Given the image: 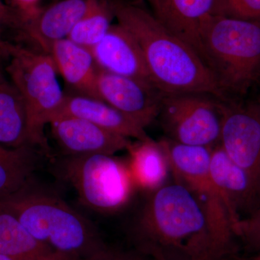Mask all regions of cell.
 I'll return each mask as SVG.
<instances>
[{
    "label": "cell",
    "instance_id": "obj_27",
    "mask_svg": "<svg viewBox=\"0 0 260 260\" xmlns=\"http://www.w3.org/2000/svg\"><path fill=\"white\" fill-rule=\"evenodd\" d=\"M13 18L11 11L8 5L5 4L3 0H0V61L8 59L5 51V41L3 39V32L5 26H13Z\"/></svg>",
    "mask_w": 260,
    "mask_h": 260
},
{
    "label": "cell",
    "instance_id": "obj_5",
    "mask_svg": "<svg viewBox=\"0 0 260 260\" xmlns=\"http://www.w3.org/2000/svg\"><path fill=\"white\" fill-rule=\"evenodd\" d=\"M9 63L5 72L21 95L27 115L28 144L49 153L45 127L60 113L66 94L49 54L5 42Z\"/></svg>",
    "mask_w": 260,
    "mask_h": 260
},
{
    "label": "cell",
    "instance_id": "obj_9",
    "mask_svg": "<svg viewBox=\"0 0 260 260\" xmlns=\"http://www.w3.org/2000/svg\"><path fill=\"white\" fill-rule=\"evenodd\" d=\"M219 145L260 185V99L222 101Z\"/></svg>",
    "mask_w": 260,
    "mask_h": 260
},
{
    "label": "cell",
    "instance_id": "obj_21",
    "mask_svg": "<svg viewBox=\"0 0 260 260\" xmlns=\"http://www.w3.org/2000/svg\"><path fill=\"white\" fill-rule=\"evenodd\" d=\"M35 168L32 147L11 148L0 145V200L25 186L30 180Z\"/></svg>",
    "mask_w": 260,
    "mask_h": 260
},
{
    "label": "cell",
    "instance_id": "obj_14",
    "mask_svg": "<svg viewBox=\"0 0 260 260\" xmlns=\"http://www.w3.org/2000/svg\"><path fill=\"white\" fill-rule=\"evenodd\" d=\"M146 2L151 7L154 17L169 31L190 46L202 58L200 30L205 19L212 15L215 0Z\"/></svg>",
    "mask_w": 260,
    "mask_h": 260
},
{
    "label": "cell",
    "instance_id": "obj_22",
    "mask_svg": "<svg viewBox=\"0 0 260 260\" xmlns=\"http://www.w3.org/2000/svg\"><path fill=\"white\" fill-rule=\"evenodd\" d=\"M114 18L109 0H88L86 11L68 39L90 49L107 34Z\"/></svg>",
    "mask_w": 260,
    "mask_h": 260
},
{
    "label": "cell",
    "instance_id": "obj_6",
    "mask_svg": "<svg viewBox=\"0 0 260 260\" xmlns=\"http://www.w3.org/2000/svg\"><path fill=\"white\" fill-rule=\"evenodd\" d=\"M158 141L167 153L174 181L194 194L206 216L219 254L229 260L236 251L237 237L226 203L210 177L213 148L181 144L167 137Z\"/></svg>",
    "mask_w": 260,
    "mask_h": 260
},
{
    "label": "cell",
    "instance_id": "obj_8",
    "mask_svg": "<svg viewBox=\"0 0 260 260\" xmlns=\"http://www.w3.org/2000/svg\"><path fill=\"white\" fill-rule=\"evenodd\" d=\"M221 102L208 94H164L158 118L171 140L213 148L220 143Z\"/></svg>",
    "mask_w": 260,
    "mask_h": 260
},
{
    "label": "cell",
    "instance_id": "obj_28",
    "mask_svg": "<svg viewBox=\"0 0 260 260\" xmlns=\"http://www.w3.org/2000/svg\"><path fill=\"white\" fill-rule=\"evenodd\" d=\"M0 260H15L10 256L5 255V254H0Z\"/></svg>",
    "mask_w": 260,
    "mask_h": 260
},
{
    "label": "cell",
    "instance_id": "obj_13",
    "mask_svg": "<svg viewBox=\"0 0 260 260\" xmlns=\"http://www.w3.org/2000/svg\"><path fill=\"white\" fill-rule=\"evenodd\" d=\"M90 50L99 69L140 80L155 88L139 44L120 24H113Z\"/></svg>",
    "mask_w": 260,
    "mask_h": 260
},
{
    "label": "cell",
    "instance_id": "obj_23",
    "mask_svg": "<svg viewBox=\"0 0 260 260\" xmlns=\"http://www.w3.org/2000/svg\"><path fill=\"white\" fill-rule=\"evenodd\" d=\"M212 15L260 23V0H215Z\"/></svg>",
    "mask_w": 260,
    "mask_h": 260
},
{
    "label": "cell",
    "instance_id": "obj_7",
    "mask_svg": "<svg viewBox=\"0 0 260 260\" xmlns=\"http://www.w3.org/2000/svg\"><path fill=\"white\" fill-rule=\"evenodd\" d=\"M61 172L74 187L80 203L97 213L120 211L136 187L127 160L115 155L66 156L61 161Z\"/></svg>",
    "mask_w": 260,
    "mask_h": 260
},
{
    "label": "cell",
    "instance_id": "obj_10",
    "mask_svg": "<svg viewBox=\"0 0 260 260\" xmlns=\"http://www.w3.org/2000/svg\"><path fill=\"white\" fill-rule=\"evenodd\" d=\"M96 90L99 99L144 128L158 118L164 94L151 85L99 69Z\"/></svg>",
    "mask_w": 260,
    "mask_h": 260
},
{
    "label": "cell",
    "instance_id": "obj_12",
    "mask_svg": "<svg viewBox=\"0 0 260 260\" xmlns=\"http://www.w3.org/2000/svg\"><path fill=\"white\" fill-rule=\"evenodd\" d=\"M210 174L226 203L235 226L240 219L259 208V184L233 161L220 145L212 148Z\"/></svg>",
    "mask_w": 260,
    "mask_h": 260
},
{
    "label": "cell",
    "instance_id": "obj_3",
    "mask_svg": "<svg viewBox=\"0 0 260 260\" xmlns=\"http://www.w3.org/2000/svg\"><path fill=\"white\" fill-rule=\"evenodd\" d=\"M0 209L13 215L39 242L70 259H88L106 246L89 220L30 180L0 200Z\"/></svg>",
    "mask_w": 260,
    "mask_h": 260
},
{
    "label": "cell",
    "instance_id": "obj_17",
    "mask_svg": "<svg viewBox=\"0 0 260 260\" xmlns=\"http://www.w3.org/2000/svg\"><path fill=\"white\" fill-rule=\"evenodd\" d=\"M49 54L58 74L76 90V93L99 99L96 90L99 68L90 49L64 39L54 43Z\"/></svg>",
    "mask_w": 260,
    "mask_h": 260
},
{
    "label": "cell",
    "instance_id": "obj_30",
    "mask_svg": "<svg viewBox=\"0 0 260 260\" xmlns=\"http://www.w3.org/2000/svg\"><path fill=\"white\" fill-rule=\"evenodd\" d=\"M145 260H154V259H150V258L147 257L146 259H145Z\"/></svg>",
    "mask_w": 260,
    "mask_h": 260
},
{
    "label": "cell",
    "instance_id": "obj_26",
    "mask_svg": "<svg viewBox=\"0 0 260 260\" xmlns=\"http://www.w3.org/2000/svg\"><path fill=\"white\" fill-rule=\"evenodd\" d=\"M138 251H124L105 246L86 260H145Z\"/></svg>",
    "mask_w": 260,
    "mask_h": 260
},
{
    "label": "cell",
    "instance_id": "obj_15",
    "mask_svg": "<svg viewBox=\"0 0 260 260\" xmlns=\"http://www.w3.org/2000/svg\"><path fill=\"white\" fill-rule=\"evenodd\" d=\"M88 0H61L42 12L20 36L49 54L54 43L68 39L88 8Z\"/></svg>",
    "mask_w": 260,
    "mask_h": 260
},
{
    "label": "cell",
    "instance_id": "obj_16",
    "mask_svg": "<svg viewBox=\"0 0 260 260\" xmlns=\"http://www.w3.org/2000/svg\"><path fill=\"white\" fill-rule=\"evenodd\" d=\"M61 114L82 118L129 139L143 140L149 137L145 128L134 119L100 99L82 94H66L64 106L58 115Z\"/></svg>",
    "mask_w": 260,
    "mask_h": 260
},
{
    "label": "cell",
    "instance_id": "obj_20",
    "mask_svg": "<svg viewBox=\"0 0 260 260\" xmlns=\"http://www.w3.org/2000/svg\"><path fill=\"white\" fill-rule=\"evenodd\" d=\"M0 254L15 260H73L39 242L13 215L1 209Z\"/></svg>",
    "mask_w": 260,
    "mask_h": 260
},
{
    "label": "cell",
    "instance_id": "obj_4",
    "mask_svg": "<svg viewBox=\"0 0 260 260\" xmlns=\"http://www.w3.org/2000/svg\"><path fill=\"white\" fill-rule=\"evenodd\" d=\"M202 58L227 100H242L260 80V23L210 15L200 30Z\"/></svg>",
    "mask_w": 260,
    "mask_h": 260
},
{
    "label": "cell",
    "instance_id": "obj_25",
    "mask_svg": "<svg viewBox=\"0 0 260 260\" xmlns=\"http://www.w3.org/2000/svg\"><path fill=\"white\" fill-rule=\"evenodd\" d=\"M13 15V26L19 31L31 23L42 12V0H8Z\"/></svg>",
    "mask_w": 260,
    "mask_h": 260
},
{
    "label": "cell",
    "instance_id": "obj_2",
    "mask_svg": "<svg viewBox=\"0 0 260 260\" xmlns=\"http://www.w3.org/2000/svg\"><path fill=\"white\" fill-rule=\"evenodd\" d=\"M117 23L139 44L154 85L162 94L203 93L227 101L199 54L151 12L126 0H109Z\"/></svg>",
    "mask_w": 260,
    "mask_h": 260
},
{
    "label": "cell",
    "instance_id": "obj_29",
    "mask_svg": "<svg viewBox=\"0 0 260 260\" xmlns=\"http://www.w3.org/2000/svg\"><path fill=\"white\" fill-rule=\"evenodd\" d=\"M252 260H260V252L258 253L257 255H256Z\"/></svg>",
    "mask_w": 260,
    "mask_h": 260
},
{
    "label": "cell",
    "instance_id": "obj_1",
    "mask_svg": "<svg viewBox=\"0 0 260 260\" xmlns=\"http://www.w3.org/2000/svg\"><path fill=\"white\" fill-rule=\"evenodd\" d=\"M137 251L154 260H224L198 200L174 181L150 193L133 232Z\"/></svg>",
    "mask_w": 260,
    "mask_h": 260
},
{
    "label": "cell",
    "instance_id": "obj_18",
    "mask_svg": "<svg viewBox=\"0 0 260 260\" xmlns=\"http://www.w3.org/2000/svg\"><path fill=\"white\" fill-rule=\"evenodd\" d=\"M126 151L135 186L150 193L167 184L171 167L160 142L148 137L132 142Z\"/></svg>",
    "mask_w": 260,
    "mask_h": 260
},
{
    "label": "cell",
    "instance_id": "obj_31",
    "mask_svg": "<svg viewBox=\"0 0 260 260\" xmlns=\"http://www.w3.org/2000/svg\"><path fill=\"white\" fill-rule=\"evenodd\" d=\"M137 1H142V0H137ZM143 1H146V0H143Z\"/></svg>",
    "mask_w": 260,
    "mask_h": 260
},
{
    "label": "cell",
    "instance_id": "obj_24",
    "mask_svg": "<svg viewBox=\"0 0 260 260\" xmlns=\"http://www.w3.org/2000/svg\"><path fill=\"white\" fill-rule=\"evenodd\" d=\"M237 237L248 249L260 252V207L250 215L240 219L235 226Z\"/></svg>",
    "mask_w": 260,
    "mask_h": 260
},
{
    "label": "cell",
    "instance_id": "obj_11",
    "mask_svg": "<svg viewBox=\"0 0 260 260\" xmlns=\"http://www.w3.org/2000/svg\"><path fill=\"white\" fill-rule=\"evenodd\" d=\"M53 138L66 156L105 154L126 150L131 140L77 116L58 115L49 124Z\"/></svg>",
    "mask_w": 260,
    "mask_h": 260
},
{
    "label": "cell",
    "instance_id": "obj_19",
    "mask_svg": "<svg viewBox=\"0 0 260 260\" xmlns=\"http://www.w3.org/2000/svg\"><path fill=\"white\" fill-rule=\"evenodd\" d=\"M0 145L11 148L29 145L25 104L18 88L1 68Z\"/></svg>",
    "mask_w": 260,
    "mask_h": 260
}]
</instances>
